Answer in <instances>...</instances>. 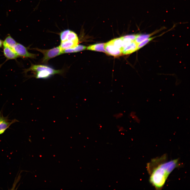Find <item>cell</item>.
<instances>
[{
  "mask_svg": "<svg viewBox=\"0 0 190 190\" xmlns=\"http://www.w3.org/2000/svg\"><path fill=\"white\" fill-rule=\"evenodd\" d=\"M161 30L162 29H160L156 30L150 34H137L135 41L138 44L144 40L150 37L151 36L158 32Z\"/></svg>",
  "mask_w": 190,
  "mask_h": 190,
  "instance_id": "obj_12",
  "label": "cell"
},
{
  "mask_svg": "<svg viewBox=\"0 0 190 190\" xmlns=\"http://www.w3.org/2000/svg\"><path fill=\"white\" fill-rule=\"evenodd\" d=\"M167 155L153 159L147 164L149 182L157 190L161 189L170 173L180 165L179 159L168 161Z\"/></svg>",
  "mask_w": 190,
  "mask_h": 190,
  "instance_id": "obj_1",
  "label": "cell"
},
{
  "mask_svg": "<svg viewBox=\"0 0 190 190\" xmlns=\"http://www.w3.org/2000/svg\"><path fill=\"white\" fill-rule=\"evenodd\" d=\"M155 37H150L138 44L137 45V50H138L143 47Z\"/></svg>",
  "mask_w": 190,
  "mask_h": 190,
  "instance_id": "obj_18",
  "label": "cell"
},
{
  "mask_svg": "<svg viewBox=\"0 0 190 190\" xmlns=\"http://www.w3.org/2000/svg\"><path fill=\"white\" fill-rule=\"evenodd\" d=\"M43 55L42 62L46 64L50 59L62 54V51L60 46L49 49H44L38 48L34 49Z\"/></svg>",
  "mask_w": 190,
  "mask_h": 190,
  "instance_id": "obj_2",
  "label": "cell"
},
{
  "mask_svg": "<svg viewBox=\"0 0 190 190\" xmlns=\"http://www.w3.org/2000/svg\"><path fill=\"white\" fill-rule=\"evenodd\" d=\"M51 75L48 71L46 70H42L36 72L35 76L37 78H46L50 77Z\"/></svg>",
  "mask_w": 190,
  "mask_h": 190,
  "instance_id": "obj_15",
  "label": "cell"
},
{
  "mask_svg": "<svg viewBox=\"0 0 190 190\" xmlns=\"http://www.w3.org/2000/svg\"><path fill=\"white\" fill-rule=\"evenodd\" d=\"M3 41L0 39V48L2 47L3 45Z\"/></svg>",
  "mask_w": 190,
  "mask_h": 190,
  "instance_id": "obj_19",
  "label": "cell"
},
{
  "mask_svg": "<svg viewBox=\"0 0 190 190\" xmlns=\"http://www.w3.org/2000/svg\"><path fill=\"white\" fill-rule=\"evenodd\" d=\"M65 40L79 42L77 34L74 32L70 30L67 35Z\"/></svg>",
  "mask_w": 190,
  "mask_h": 190,
  "instance_id": "obj_14",
  "label": "cell"
},
{
  "mask_svg": "<svg viewBox=\"0 0 190 190\" xmlns=\"http://www.w3.org/2000/svg\"><path fill=\"white\" fill-rule=\"evenodd\" d=\"M17 121L15 119L10 121L1 115L0 118V131L6 130L11 124Z\"/></svg>",
  "mask_w": 190,
  "mask_h": 190,
  "instance_id": "obj_7",
  "label": "cell"
},
{
  "mask_svg": "<svg viewBox=\"0 0 190 190\" xmlns=\"http://www.w3.org/2000/svg\"><path fill=\"white\" fill-rule=\"evenodd\" d=\"M104 43H98L91 45L87 48V50L106 53L104 48Z\"/></svg>",
  "mask_w": 190,
  "mask_h": 190,
  "instance_id": "obj_13",
  "label": "cell"
},
{
  "mask_svg": "<svg viewBox=\"0 0 190 190\" xmlns=\"http://www.w3.org/2000/svg\"><path fill=\"white\" fill-rule=\"evenodd\" d=\"M111 40L114 45L121 50L122 52L123 40L122 37L114 39Z\"/></svg>",
  "mask_w": 190,
  "mask_h": 190,
  "instance_id": "obj_16",
  "label": "cell"
},
{
  "mask_svg": "<svg viewBox=\"0 0 190 190\" xmlns=\"http://www.w3.org/2000/svg\"><path fill=\"white\" fill-rule=\"evenodd\" d=\"M14 50L18 55L21 57L35 59L37 56L36 54L29 52L27 48L19 43H17Z\"/></svg>",
  "mask_w": 190,
  "mask_h": 190,
  "instance_id": "obj_4",
  "label": "cell"
},
{
  "mask_svg": "<svg viewBox=\"0 0 190 190\" xmlns=\"http://www.w3.org/2000/svg\"><path fill=\"white\" fill-rule=\"evenodd\" d=\"M78 43V42L65 40L61 42L59 46L62 51L65 49L74 48L77 45Z\"/></svg>",
  "mask_w": 190,
  "mask_h": 190,
  "instance_id": "obj_11",
  "label": "cell"
},
{
  "mask_svg": "<svg viewBox=\"0 0 190 190\" xmlns=\"http://www.w3.org/2000/svg\"><path fill=\"white\" fill-rule=\"evenodd\" d=\"M70 30L69 29L65 30L60 33L59 35L61 42L66 40L67 36Z\"/></svg>",
  "mask_w": 190,
  "mask_h": 190,
  "instance_id": "obj_17",
  "label": "cell"
},
{
  "mask_svg": "<svg viewBox=\"0 0 190 190\" xmlns=\"http://www.w3.org/2000/svg\"><path fill=\"white\" fill-rule=\"evenodd\" d=\"M86 48V47L84 46L78 44L74 48L63 50H62V53H76L84 50Z\"/></svg>",
  "mask_w": 190,
  "mask_h": 190,
  "instance_id": "obj_10",
  "label": "cell"
},
{
  "mask_svg": "<svg viewBox=\"0 0 190 190\" xmlns=\"http://www.w3.org/2000/svg\"><path fill=\"white\" fill-rule=\"evenodd\" d=\"M17 43L10 35L7 36L3 41V47H8L14 49Z\"/></svg>",
  "mask_w": 190,
  "mask_h": 190,
  "instance_id": "obj_9",
  "label": "cell"
},
{
  "mask_svg": "<svg viewBox=\"0 0 190 190\" xmlns=\"http://www.w3.org/2000/svg\"><path fill=\"white\" fill-rule=\"evenodd\" d=\"M42 70H46L49 72L51 75L55 74H61L63 73L62 70H55L48 66L42 65L32 64L30 67L25 70V73L28 71L38 72Z\"/></svg>",
  "mask_w": 190,
  "mask_h": 190,
  "instance_id": "obj_3",
  "label": "cell"
},
{
  "mask_svg": "<svg viewBox=\"0 0 190 190\" xmlns=\"http://www.w3.org/2000/svg\"><path fill=\"white\" fill-rule=\"evenodd\" d=\"M3 53L7 60L15 59L19 57L14 49L8 47H3Z\"/></svg>",
  "mask_w": 190,
  "mask_h": 190,
  "instance_id": "obj_6",
  "label": "cell"
},
{
  "mask_svg": "<svg viewBox=\"0 0 190 190\" xmlns=\"http://www.w3.org/2000/svg\"><path fill=\"white\" fill-rule=\"evenodd\" d=\"M138 44L135 41L124 48L122 50V53L125 55L129 54L137 50Z\"/></svg>",
  "mask_w": 190,
  "mask_h": 190,
  "instance_id": "obj_8",
  "label": "cell"
},
{
  "mask_svg": "<svg viewBox=\"0 0 190 190\" xmlns=\"http://www.w3.org/2000/svg\"><path fill=\"white\" fill-rule=\"evenodd\" d=\"M1 113H0V118H1Z\"/></svg>",
  "mask_w": 190,
  "mask_h": 190,
  "instance_id": "obj_21",
  "label": "cell"
},
{
  "mask_svg": "<svg viewBox=\"0 0 190 190\" xmlns=\"http://www.w3.org/2000/svg\"><path fill=\"white\" fill-rule=\"evenodd\" d=\"M5 131V130H2L0 131V135L3 133L4 131Z\"/></svg>",
  "mask_w": 190,
  "mask_h": 190,
  "instance_id": "obj_20",
  "label": "cell"
},
{
  "mask_svg": "<svg viewBox=\"0 0 190 190\" xmlns=\"http://www.w3.org/2000/svg\"><path fill=\"white\" fill-rule=\"evenodd\" d=\"M104 48L106 53L110 55L116 56L122 53V50L114 45L111 40L104 44Z\"/></svg>",
  "mask_w": 190,
  "mask_h": 190,
  "instance_id": "obj_5",
  "label": "cell"
}]
</instances>
